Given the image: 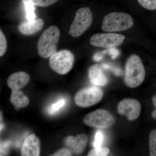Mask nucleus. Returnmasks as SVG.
<instances>
[{"mask_svg": "<svg viewBox=\"0 0 156 156\" xmlns=\"http://www.w3.org/2000/svg\"><path fill=\"white\" fill-rule=\"evenodd\" d=\"M145 77V68L141 58L136 54H132L126 63L125 84L129 88H136L141 85Z\"/></svg>", "mask_w": 156, "mask_h": 156, "instance_id": "1", "label": "nucleus"}, {"mask_svg": "<svg viewBox=\"0 0 156 156\" xmlns=\"http://www.w3.org/2000/svg\"><path fill=\"white\" fill-rule=\"evenodd\" d=\"M60 35V30L55 26H51L46 29L37 43V50L39 56L42 58H47L56 53V46Z\"/></svg>", "mask_w": 156, "mask_h": 156, "instance_id": "2", "label": "nucleus"}, {"mask_svg": "<svg viewBox=\"0 0 156 156\" xmlns=\"http://www.w3.org/2000/svg\"><path fill=\"white\" fill-rule=\"evenodd\" d=\"M134 24V20L127 13L114 12L104 17L101 29L104 31L115 32L128 30Z\"/></svg>", "mask_w": 156, "mask_h": 156, "instance_id": "3", "label": "nucleus"}, {"mask_svg": "<svg viewBox=\"0 0 156 156\" xmlns=\"http://www.w3.org/2000/svg\"><path fill=\"white\" fill-rule=\"evenodd\" d=\"M92 21L93 16L89 8H80L76 12L69 34L73 37L80 36L88 30L92 25Z\"/></svg>", "mask_w": 156, "mask_h": 156, "instance_id": "4", "label": "nucleus"}, {"mask_svg": "<svg viewBox=\"0 0 156 156\" xmlns=\"http://www.w3.org/2000/svg\"><path fill=\"white\" fill-rule=\"evenodd\" d=\"M75 57L68 50H62L50 57L49 64L51 69L60 75H65L73 66Z\"/></svg>", "mask_w": 156, "mask_h": 156, "instance_id": "5", "label": "nucleus"}, {"mask_svg": "<svg viewBox=\"0 0 156 156\" xmlns=\"http://www.w3.org/2000/svg\"><path fill=\"white\" fill-rule=\"evenodd\" d=\"M115 121V117L109 112L98 109L85 116L83 122L85 125L98 129H106L111 127Z\"/></svg>", "mask_w": 156, "mask_h": 156, "instance_id": "6", "label": "nucleus"}, {"mask_svg": "<svg viewBox=\"0 0 156 156\" xmlns=\"http://www.w3.org/2000/svg\"><path fill=\"white\" fill-rule=\"evenodd\" d=\"M103 94L102 89L98 87L84 88L76 93L74 98L75 103L80 107L93 106L102 99Z\"/></svg>", "mask_w": 156, "mask_h": 156, "instance_id": "7", "label": "nucleus"}, {"mask_svg": "<svg viewBox=\"0 0 156 156\" xmlns=\"http://www.w3.org/2000/svg\"><path fill=\"white\" fill-rule=\"evenodd\" d=\"M126 37L115 33H98L92 35L89 42L92 46L103 48H112L121 45Z\"/></svg>", "mask_w": 156, "mask_h": 156, "instance_id": "8", "label": "nucleus"}, {"mask_svg": "<svg viewBox=\"0 0 156 156\" xmlns=\"http://www.w3.org/2000/svg\"><path fill=\"white\" fill-rule=\"evenodd\" d=\"M119 114L126 116L130 121H134L139 117L141 112V105L138 101L132 98H126L118 105Z\"/></svg>", "mask_w": 156, "mask_h": 156, "instance_id": "9", "label": "nucleus"}, {"mask_svg": "<svg viewBox=\"0 0 156 156\" xmlns=\"http://www.w3.org/2000/svg\"><path fill=\"white\" fill-rule=\"evenodd\" d=\"M88 136L86 134H77L76 136H69L65 139L66 146L73 153L79 154L83 152L88 143Z\"/></svg>", "mask_w": 156, "mask_h": 156, "instance_id": "10", "label": "nucleus"}, {"mask_svg": "<svg viewBox=\"0 0 156 156\" xmlns=\"http://www.w3.org/2000/svg\"><path fill=\"white\" fill-rule=\"evenodd\" d=\"M40 140L34 134H31L26 138L21 150L23 156H39L41 152Z\"/></svg>", "mask_w": 156, "mask_h": 156, "instance_id": "11", "label": "nucleus"}, {"mask_svg": "<svg viewBox=\"0 0 156 156\" xmlns=\"http://www.w3.org/2000/svg\"><path fill=\"white\" fill-rule=\"evenodd\" d=\"M30 81V76L24 72L12 74L8 78L7 84L12 90H18L25 87Z\"/></svg>", "mask_w": 156, "mask_h": 156, "instance_id": "12", "label": "nucleus"}, {"mask_svg": "<svg viewBox=\"0 0 156 156\" xmlns=\"http://www.w3.org/2000/svg\"><path fill=\"white\" fill-rule=\"evenodd\" d=\"M88 76L91 83L95 86L104 87L108 83V79L101 68L98 64L94 65L89 68Z\"/></svg>", "mask_w": 156, "mask_h": 156, "instance_id": "13", "label": "nucleus"}, {"mask_svg": "<svg viewBox=\"0 0 156 156\" xmlns=\"http://www.w3.org/2000/svg\"><path fill=\"white\" fill-rule=\"evenodd\" d=\"M44 25V21L42 19H35L20 23L19 26V30L24 35L33 34L41 30Z\"/></svg>", "mask_w": 156, "mask_h": 156, "instance_id": "14", "label": "nucleus"}, {"mask_svg": "<svg viewBox=\"0 0 156 156\" xmlns=\"http://www.w3.org/2000/svg\"><path fill=\"white\" fill-rule=\"evenodd\" d=\"M10 101L11 103L18 108L26 107L30 103L28 97L20 89L12 90Z\"/></svg>", "mask_w": 156, "mask_h": 156, "instance_id": "15", "label": "nucleus"}, {"mask_svg": "<svg viewBox=\"0 0 156 156\" xmlns=\"http://www.w3.org/2000/svg\"><path fill=\"white\" fill-rule=\"evenodd\" d=\"M150 155L156 156V129L151 131L149 139Z\"/></svg>", "mask_w": 156, "mask_h": 156, "instance_id": "16", "label": "nucleus"}, {"mask_svg": "<svg viewBox=\"0 0 156 156\" xmlns=\"http://www.w3.org/2000/svg\"><path fill=\"white\" fill-rule=\"evenodd\" d=\"M25 6L26 12V17L28 21L34 20L36 18L35 14L34 5L30 2H27L23 3Z\"/></svg>", "mask_w": 156, "mask_h": 156, "instance_id": "17", "label": "nucleus"}, {"mask_svg": "<svg viewBox=\"0 0 156 156\" xmlns=\"http://www.w3.org/2000/svg\"><path fill=\"white\" fill-rule=\"evenodd\" d=\"M58 0H22V2H30L34 6L38 7H47L55 4Z\"/></svg>", "mask_w": 156, "mask_h": 156, "instance_id": "18", "label": "nucleus"}, {"mask_svg": "<svg viewBox=\"0 0 156 156\" xmlns=\"http://www.w3.org/2000/svg\"><path fill=\"white\" fill-rule=\"evenodd\" d=\"M110 150L107 147L95 148L88 153V156H106L108 155Z\"/></svg>", "mask_w": 156, "mask_h": 156, "instance_id": "19", "label": "nucleus"}, {"mask_svg": "<svg viewBox=\"0 0 156 156\" xmlns=\"http://www.w3.org/2000/svg\"><path fill=\"white\" fill-rule=\"evenodd\" d=\"M142 7L148 10L156 9V0H137Z\"/></svg>", "mask_w": 156, "mask_h": 156, "instance_id": "20", "label": "nucleus"}, {"mask_svg": "<svg viewBox=\"0 0 156 156\" xmlns=\"http://www.w3.org/2000/svg\"><path fill=\"white\" fill-rule=\"evenodd\" d=\"M65 104L66 101L64 99H60L50 107L48 109V112L50 114H54L64 106Z\"/></svg>", "mask_w": 156, "mask_h": 156, "instance_id": "21", "label": "nucleus"}, {"mask_svg": "<svg viewBox=\"0 0 156 156\" xmlns=\"http://www.w3.org/2000/svg\"><path fill=\"white\" fill-rule=\"evenodd\" d=\"M7 40L2 30H0V56L2 57L5 53L7 49Z\"/></svg>", "mask_w": 156, "mask_h": 156, "instance_id": "22", "label": "nucleus"}, {"mask_svg": "<svg viewBox=\"0 0 156 156\" xmlns=\"http://www.w3.org/2000/svg\"><path fill=\"white\" fill-rule=\"evenodd\" d=\"M104 134L102 131H97L95 135V139L94 143V147L95 148L101 147L103 143Z\"/></svg>", "mask_w": 156, "mask_h": 156, "instance_id": "23", "label": "nucleus"}, {"mask_svg": "<svg viewBox=\"0 0 156 156\" xmlns=\"http://www.w3.org/2000/svg\"><path fill=\"white\" fill-rule=\"evenodd\" d=\"M72 152L69 149L62 148L53 154L52 156H72Z\"/></svg>", "mask_w": 156, "mask_h": 156, "instance_id": "24", "label": "nucleus"}, {"mask_svg": "<svg viewBox=\"0 0 156 156\" xmlns=\"http://www.w3.org/2000/svg\"><path fill=\"white\" fill-rule=\"evenodd\" d=\"M10 144V142L9 141L1 143V156L3 155V154L5 155V154H8Z\"/></svg>", "mask_w": 156, "mask_h": 156, "instance_id": "25", "label": "nucleus"}, {"mask_svg": "<svg viewBox=\"0 0 156 156\" xmlns=\"http://www.w3.org/2000/svg\"><path fill=\"white\" fill-rule=\"evenodd\" d=\"M102 67L105 69H110L114 72L115 73L117 76L121 75L122 73V72L119 69L115 68V67H112L111 66L108 64L102 65Z\"/></svg>", "mask_w": 156, "mask_h": 156, "instance_id": "26", "label": "nucleus"}, {"mask_svg": "<svg viewBox=\"0 0 156 156\" xmlns=\"http://www.w3.org/2000/svg\"><path fill=\"white\" fill-rule=\"evenodd\" d=\"M152 101L153 103L154 106L155 107V109L152 113V117L154 119H156V94L153 96L152 98Z\"/></svg>", "mask_w": 156, "mask_h": 156, "instance_id": "27", "label": "nucleus"}, {"mask_svg": "<svg viewBox=\"0 0 156 156\" xmlns=\"http://www.w3.org/2000/svg\"><path fill=\"white\" fill-rule=\"evenodd\" d=\"M116 49H112V50H110L109 52L112 55V58L114 59L118 56L119 54V52Z\"/></svg>", "mask_w": 156, "mask_h": 156, "instance_id": "28", "label": "nucleus"}, {"mask_svg": "<svg viewBox=\"0 0 156 156\" xmlns=\"http://www.w3.org/2000/svg\"><path fill=\"white\" fill-rule=\"evenodd\" d=\"M102 58V56H101L99 54H95V56L93 57V59L95 61H98L100 60V59Z\"/></svg>", "mask_w": 156, "mask_h": 156, "instance_id": "29", "label": "nucleus"}]
</instances>
